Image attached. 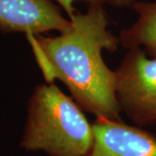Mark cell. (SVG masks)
<instances>
[{"instance_id":"ba28073f","label":"cell","mask_w":156,"mask_h":156,"mask_svg":"<svg viewBox=\"0 0 156 156\" xmlns=\"http://www.w3.org/2000/svg\"><path fill=\"white\" fill-rule=\"evenodd\" d=\"M95 2L99 3L101 5H108L119 7V8H125V7H132L134 5L136 0H95Z\"/></svg>"},{"instance_id":"5b68a950","label":"cell","mask_w":156,"mask_h":156,"mask_svg":"<svg viewBox=\"0 0 156 156\" xmlns=\"http://www.w3.org/2000/svg\"><path fill=\"white\" fill-rule=\"evenodd\" d=\"M89 156H156V136L138 126L97 118Z\"/></svg>"},{"instance_id":"7a4b0ae2","label":"cell","mask_w":156,"mask_h":156,"mask_svg":"<svg viewBox=\"0 0 156 156\" xmlns=\"http://www.w3.org/2000/svg\"><path fill=\"white\" fill-rule=\"evenodd\" d=\"M95 135L82 108L54 83L35 87L21 146L50 156H89Z\"/></svg>"},{"instance_id":"277c9868","label":"cell","mask_w":156,"mask_h":156,"mask_svg":"<svg viewBox=\"0 0 156 156\" xmlns=\"http://www.w3.org/2000/svg\"><path fill=\"white\" fill-rule=\"evenodd\" d=\"M71 21L62 15L51 0H0V31L43 35L70 28Z\"/></svg>"},{"instance_id":"6da1fadb","label":"cell","mask_w":156,"mask_h":156,"mask_svg":"<svg viewBox=\"0 0 156 156\" xmlns=\"http://www.w3.org/2000/svg\"><path fill=\"white\" fill-rule=\"evenodd\" d=\"M69 20L70 28L56 37L26 36L44 80L63 83L85 112L121 122L115 71L102 58L103 50L115 52L120 42L108 28L103 5L89 3L87 11L76 12Z\"/></svg>"},{"instance_id":"3957f363","label":"cell","mask_w":156,"mask_h":156,"mask_svg":"<svg viewBox=\"0 0 156 156\" xmlns=\"http://www.w3.org/2000/svg\"><path fill=\"white\" fill-rule=\"evenodd\" d=\"M115 71L120 108L138 127L156 124V58L128 50Z\"/></svg>"},{"instance_id":"8992f818","label":"cell","mask_w":156,"mask_h":156,"mask_svg":"<svg viewBox=\"0 0 156 156\" xmlns=\"http://www.w3.org/2000/svg\"><path fill=\"white\" fill-rule=\"evenodd\" d=\"M132 8L138 18L121 31L119 42L128 50L143 48L149 57L156 58V1L135 2Z\"/></svg>"},{"instance_id":"52a82bcc","label":"cell","mask_w":156,"mask_h":156,"mask_svg":"<svg viewBox=\"0 0 156 156\" xmlns=\"http://www.w3.org/2000/svg\"><path fill=\"white\" fill-rule=\"evenodd\" d=\"M56 1L58 3V5L62 9L66 12L69 19H71L76 14V10L74 7V3L76 1H85L88 3L95 2V0H56Z\"/></svg>"}]
</instances>
